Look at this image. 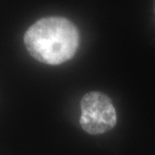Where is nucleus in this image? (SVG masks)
I'll use <instances>...</instances> for the list:
<instances>
[{
  "label": "nucleus",
  "mask_w": 155,
  "mask_h": 155,
  "mask_svg": "<svg viewBox=\"0 0 155 155\" xmlns=\"http://www.w3.org/2000/svg\"><path fill=\"white\" fill-rule=\"evenodd\" d=\"M80 125L91 135L103 134L116 125V110L106 94L99 91L88 92L80 102Z\"/></svg>",
  "instance_id": "nucleus-2"
},
{
  "label": "nucleus",
  "mask_w": 155,
  "mask_h": 155,
  "mask_svg": "<svg viewBox=\"0 0 155 155\" xmlns=\"http://www.w3.org/2000/svg\"><path fill=\"white\" fill-rule=\"evenodd\" d=\"M28 53L41 63L59 65L73 57L79 46V32L69 19L58 16L36 21L24 34Z\"/></svg>",
  "instance_id": "nucleus-1"
}]
</instances>
